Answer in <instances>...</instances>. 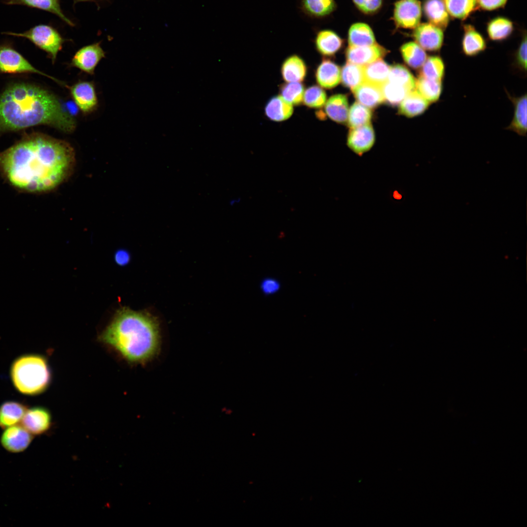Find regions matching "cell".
<instances>
[{"mask_svg":"<svg viewBox=\"0 0 527 527\" xmlns=\"http://www.w3.org/2000/svg\"><path fill=\"white\" fill-rule=\"evenodd\" d=\"M75 153L71 144L46 134H25L0 153V174L20 191L42 193L54 190L73 172Z\"/></svg>","mask_w":527,"mask_h":527,"instance_id":"obj_1","label":"cell"},{"mask_svg":"<svg viewBox=\"0 0 527 527\" xmlns=\"http://www.w3.org/2000/svg\"><path fill=\"white\" fill-rule=\"evenodd\" d=\"M39 125L70 133L76 121L48 90L26 83L8 87L0 96V135Z\"/></svg>","mask_w":527,"mask_h":527,"instance_id":"obj_2","label":"cell"},{"mask_svg":"<svg viewBox=\"0 0 527 527\" xmlns=\"http://www.w3.org/2000/svg\"><path fill=\"white\" fill-rule=\"evenodd\" d=\"M99 339L128 362L143 363L151 359L158 351L159 324L156 318L148 312L122 307L117 310Z\"/></svg>","mask_w":527,"mask_h":527,"instance_id":"obj_3","label":"cell"},{"mask_svg":"<svg viewBox=\"0 0 527 527\" xmlns=\"http://www.w3.org/2000/svg\"><path fill=\"white\" fill-rule=\"evenodd\" d=\"M16 389L27 395H36L46 390L51 380V370L46 358L37 354H27L17 357L10 370Z\"/></svg>","mask_w":527,"mask_h":527,"instance_id":"obj_4","label":"cell"},{"mask_svg":"<svg viewBox=\"0 0 527 527\" xmlns=\"http://www.w3.org/2000/svg\"><path fill=\"white\" fill-rule=\"evenodd\" d=\"M2 34L28 40L36 47L45 52L53 63L55 62L63 44L67 41L62 38L55 28L45 24L36 25L23 32L7 31Z\"/></svg>","mask_w":527,"mask_h":527,"instance_id":"obj_5","label":"cell"},{"mask_svg":"<svg viewBox=\"0 0 527 527\" xmlns=\"http://www.w3.org/2000/svg\"><path fill=\"white\" fill-rule=\"evenodd\" d=\"M0 72L11 74L37 73L47 77L62 86H68L64 82L36 69L9 43H5L0 45Z\"/></svg>","mask_w":527,"mask_h":527,"instance_id":"obj_6","label":"cell"},{"mask_svg":"<svg viewBox=\"0 0 527 527\" xmlns=\"http://www.w3.org/2000/svg\"><path fill=\"white\" fill-rule=\"evenodd\" d=\"M67 88L74 102L82 113L88 114L97 108L98 100L93 82L79 81Z\"/></svg>","mask_w":527,"mask_h":527,"instance_id":"obj_7","label":"cell"},{"mask_svg":"<svg viewBox=\"0 0 527 527\" xmlns=\"http://www.w3.org/2000/svg\"><path fill=\"white\" fill-rule=\"evenodd\" d=\"M421 15V4L418 0H400L395 3L394 20L399 27L415 28L419 24Z\"/></svg>","mask_w":527,"mask_h":527,"instance_id":"obj_8","label":"cell"},{"mask_svg":"<svg viewBox=\"0 0 527 527\" xmlns=\"http://www.w3.org/2000/svg\"><path fill=\"white\" fill-rule=\"evenodd\" d=\"M105 53L100 42L84 46L73 56L70 66L76 67L89 75H93L99 62L105 57Z\"/></svg>","mask_w":527,"mask_h":527,"instance_id":"obj_9","label":"cell"},{"mask_svg":"<svg viewBox=\"0 0 527 527\" xmlns=\"http://www.w3.org/2000/svg\"><path fill=\"white\" fill-rule=\"evenodd\" d=\"M0 442L3 447L11 453H20L26 449L33 441L34 435L22 426L14 425L5 428Z\"/></svg>","mask_w":527,"mask_h":527,"instance_id":"obj_10","label":"cell"},{"mask_svg":"<svg viewBox=\"0 0 527 527\" xmlns=\"http://www.w3.org/2000/svg\"><path fill=\"white\" fill-rule=\"evenodd\" d=\"M413 36L424 50L431 52L439 51L444 39L443 30L429 22L418 25L414 28Z\"/></svg>","mask_w":527,"mask_h":527,"instance_id":"obj_11","label":"cell"},{"mask_svg":"<svg viewBox=\"0 0 527 527\" xmlns=\"http://www.w3.org/2000/svg\"><path fill=\"white\" fill-rule=\"evenodd\" d=\"M375 135L370 123L350 128L347 137L348 147L355 154L361 157L373 146Z\"/></svg>","mask_w":527,"mask_h":527,"instance_id":"obj_12","label":"cell"},{"mask_svg":"<svg viewBox=\"0 0 527 527\" xmlns=\"http://www.w3.org/2000/svg\"><path fill=\"white\" fill-rule=\"evenodd\" d=\"M21 422L22 426L32 435H40L50 428L52 417L47 408L34 406L27 409Z\"/></svg>","mask_w":527,"mask_h":527,"instance_id":"obj_13","label":"cell"},{"mask_svg":"<svg viewBox=\"0 0 527 527\" xmlns=\"http://www.w3.org/2000/svg\"><path fill=\"white\" fill-rule=\"evenodd\" d=\"M387 52L384 47L375 43L365 46H349L345 55L348 62L364 66L382 59Z\"/></svg>","mask_w":527,"mask_h":527,"instance_id":"obj_14","label":"cell"},{"mask_svg":"<svg viewBox=\"0 0 527 527\" xmlns=\"http://www.w3.org/2000/svg\"><path fill=\"white\" fill-rule=\"evenodd\" d=\"M513 105V115L510 123L506 128L522 137L527 136V94L519 97L511 96L506 91Z\"/></svg>","mask_w":527,"mask_h":527,"instance_id":"obj_15","label":"cell"},{"mask_svg":"<svg viewBox=\"0 0 527 527\" xmlns=\"http://www.w3.org/2000/svg\"><path fill=\"white\" fill-rule=\"evenodd\" d=\"M352 91L358 101L369 108H375L384 101L381 87L365 81Z\"/></svg>","mask_w":527,"mask_h":527,"instance_id":"obj_16","label":"cell"},{"mask_svg":"<svg viewBox=\"0 0 527 527\" xmlns=\"http://www.w3.org/2000/svg\"><path fill=\"white\" fill-rule=\"evenodd\" d=\"M317 83L322 87L331 89L336 86L341 81V70L333 61L323 59L315 72Z\"/></svg>","mask_w":527,"mask_h":527,"instance_id":"obj_17","label":"cell"},{"mask_svg":"<svg viewBox=\"0 0 527 527\" xmlns=\"http://www.w3.org/2000/svg\"><path fill=\"white\" fill-rule=\"evenodd\" d=\"M2 2L8 5H23L48 12L57 16L68 25L74 26V23L62 12L60 0H3Z\"/></svg>","mask_w":527,"mask_h":527,"instance_id":"obj_18","label":"cell"},{"mask_svg":"<svg viewBox=\"0 0 527 527\" xmlns=\"http://www.w3.org/2000/svg\"><path fill=\"white\" fill-rule=\"evenodd\" d=\"M317 51L321 55L330 56L334 55L342 47L343 40L335 32L329 29L319 31L314 41Z\"/></svg>","mask_w":527,"mask_h":527,"instance_id":"obj_19","label":"cell"},{"mask_svg":"<svg viewBox=\"0 0 527 527\" xmlns=\"http://www.w3.org/2000/svg\"><path fill=\"white\" fill-rule=\"evenodd\" d=\"M307 67L304 60L297 55H292L283 62L281 74L286 82H301L306 75Z\"/></svg>","mask_w":527,"mask_h":527,"instance_id":"obj_20","label":"cell"},{"mask_svg":"<svg viewBox=\"0 0 527 527\" xmlns=\"http://www.w3.org/2000/svg\"><path fill=\"white\" fill-rule=\"evenodd\" d=\"M27 409L24 404L19 402L3 403L0 406V427L5 429L17 425L21 421Z\"/></svg>","mask_w":527,"mask_h":527,"instance_id":"obj_21","label":"cell"},{"mask_svg":"<svg viewBox=\"0 0 527 527\" xmlns=\"http://www.w3.org/2000/svg\"><path fill=\"white\" fill-rule=\"evenodd\" d=\"M424 11L429 22L445 29L449 22V14L444 0H426Z\"/></svg>","mask_w":527,"mask_h":527,"instance_id":"obj_22","label":"cell"},{"mask_svg":"<svg viewBox=\"0 0 527 527\" xmlns=\"http://www.w3.org/2000/svg\"><path fill=\"white\" fill-rule=\"evenodd\" d=\"M430 103L415 89L409 92L400 103L399 113L413 117L424 113Z\"/></svg>","mask_w":527,"mask_h":527,"instance_id":"obj_23","label":"cell"},{"mask_svg":"<svg viewBox=\"0 0 527 527\" xmlns=\"http://www.w3.org/2000/svg\"><path fill=\"white\" fill-rule=\"evenodd\" d=\"M486 47V42L482 35L472 26H466L462 41L464 54L467 57L476 56L485 51Z\"/></svg>","mask_w":527,"mask_h":527,"instance_id":"obj_24","label":"cell"},{"mask_svg":"<svg viewBox=\"0 0 527 527\" xmlns=\"http://www.w3.org/2000/svg\"><path fill=\"white\" fill-rule=\"evenodd\" d=\"M324 110L327 116L333 121L340 123L345 122L348 114L346 96L336 94L331 96L325 103Z\"/></svg>","mask_w":527,"mask_h":527,"instance_id":"obj_25","label":"cell"},{"mask_svg":"<svg viewBox=\"0 0 527 527\" xmlns=\"http://www.w3.org/2000/svg\"><path fill=\"white\" fill-rule=\"evenodd\" d=\"M264 111L266 116L271 121L282 122L291 116L293 107L281 96H276L267 102Z\"/></svg>","mask_w":527,"mask_h":527,"instance_id":"obj_26","label":"cell"},{"mask_svg":"<svg viewBox=\"0 0 527 527\" xmlns=\"http://www.w3.org/2000/svg\"><path fill=\"white\" fill-rule=\"evenodd\" d=\"M348 42L350 47L368 46L376 43L371 28L367 24L361 22L353 24L349 28Z\"/></svg>","mask_w":527,"mask_h":527,"instance_id":"obj_27","label":"cell"},{"mask_svg":"<svg viewBox=\"0 0 527 527\" xmlns=\"http://www.w3.org/2000/svg\"><path fill=\"white\" fill-rule=\"evenodd\" d=\"M390 67L382 59L364 65V81L381 87L388 81Z\"/></svg>","mask_w":527,"mask_h":527,"instance_id":"obj_28","label":"cell"},{"mask_svg":"<svg viewBox=\"0 0 527 527\" xmlns=\"http://www.w3.org/2000/svg\"><path fill=\"white\" fill-rule=\"evenodd\" d=\"M300 7L306 15L321 18L330 15L336 8L334 0H301Z\"/></svg>","mask_w":527,"mask_h":527,"instance_id":"obj_29","label":"cell"},{"mask_svg":"<svg viewBox=\"0 0 527 527\" xmlns=\"http://www.w3.org/2000/svg\"><path fill=\"white\" fill-rule=\"evenodd\" d=\"M416 89L430 103L438 101L442 93V81H434L419 76L416 80Z\"/></svg>","mask_w":527,"mask_h":527,"instance_id":"obj_30","label":"cell"},{"mask_svg":"<svg viewBox=\"0 0 527 527\" xmlns=\"http://www.w3.org/2000/svg\"><path fill=\"white\" fill-rule=\"evenodd\" d=\"M421 67L419 76L429 80L443 81L446 66L440 56L434 55L427 57Z\"/></svg>","mask_w":527,"mask_h":527,"instance_id":"obj_31","label":"cell"},{"mask_svg":"<svg viewBox=\"0 0 527 527\" xmlns=\"http://www.w3.org/2000/svg\"><path fill=\"white\" fill-rule=\"evenodd\" d=\"M401 52L405 62L413 69L421 67L427 58L425 50L415 42L403 44Z\"/></svg>","mask_w":527,"mask_h":527,"instance_id":"obj_32","label":"cell"},{"mask_svg":"<svg viewBox=\"0 0 527 527\" xmlns=\"http://www.w3.org/2000/svg\"><path fill=\"white\" fill-rule=\"evenodd\" d=\"M513 29V23L509 20L499 17L492 19L488 23L487 32L491 40L501 41L507 38Z\"/></svg>","mask_w":527,"mask_h":527,"instance_id":"obj_33","label":"cell"},{"mask_svg":"<svg viewBox=\"0 0 527 527\" xmlns=\"http://www.w3.org/2000/svg\"><path fill=\"white\" fill-rule=\"evenodd\" d=\"M388 81L401 85L409 91L416 89V80L405 66L395 64L390 67Z\"/></svg>","mask_w":527,"mask_h":527,"instance_id":"obj_34","label":"cell"},{"mask_svg":"<svg viewBox=\"0 0 527 527\" xmlns=\"http://www.w3.org/2000/svg\"><path fill=\"white\" fill-rule=\"evenodd\" d=\"M343 84L351 90L364 81V66L346 63L341 72Z\"/></svg>","mask_w":527,"mask_h":527,"instance_id":"obj_35","label":"cell"},{"mask_svg":"<svg viewBox=\"0 0 527 527\" xmlns=\"http://www.w3.org/2000/svg\"><path fill=\"white\" fill-rule=\"evenodd\" d=\"M449 15L463 20L475 9L476 0H444Z\"/></svg>","mask_w":527,"mask_h":527,"instance_id":"obj_36","label":"cell"},{"mask_svg":"<svg viewBox=\"0 0 527 527\" xmlns=\"http://www.w3.org/2000/svg\"><path fill=\"white\" fill-rule=\"evenodd\" d=\"M371 117L370 108L355 102L348 112V126L350 128H353L370 123Z\"/></svg>","mask_w":527,"mask_h":527,"instance_id":"obj_37","label":"cell"},{"mask_svg":"<svg viewBox=\"0 0 527 527\" xmlns=\"http://www.w3.org/2000/svg\"><path fill=\"white\" fill-rule=\"evenodd\" d=\"M304 88L300 82H289L283 83L280 86V96L287 102L292 105L298 106L302 104Z\"/></svg>","mask_w":527,"mask_h":527,"instance_id":"obj_38","label":"cell"},{"mask_svg":"<svg viewBox=\"0 0 527 527\" xmlns=\"http://www.w3.org/2000/svg\"><path fill=\"white\" fill-rule=\"evenodd\" d=\"M381 88L384 101L392 106L400 104L407 94L410 92L405 87L388 81L383 85Z\"/></svg>","mask_w":527,"mask_h":527,"instance_id":"obj_39","label":"cell"},{"mask_svg":"<svg viewBox=\"0 0 527 527\" xmlns=\"http://www.w3.org/2000/svg\"><path fill=\"white\" fill-rule=\"evenodd\" d=\"M326 100L325 91L318 85H312L304 92L303 102L309 108H319L325 104Z\"/></svg>","mask_w":527,"mask_h":527,"instance_id":"obj_40","label":"cell"},{"mask_svg":"<svg viewBox=\"0 0 527 527\" xmlns=\"http://www.w3.org/2000/svg\"><path fill=\"white\" fill-rule=\"evenodd\" d=\"M516 72L523 75L527 74V37H523L516 50L512 63Z\"/></svg>","mask_w":527,"mask_h":527,"instance_id":"obj_41","label":"cell"},{"mask_svg":"<svg viewBox=\"0 0 527 527\" xmlns=\"http://www.w3.org/2000/svg\"><path fill=\"white\" fill-rule=\"evenodd\" d=\"M359 10L365 14L377 11L381 7L382 0H352Z\"/></svg>","mask_w":527,"mask_h":527,"instance_id":"obj_42","label":"cell"},{"mask_svg":"<svg viewBox=\"0 0 527 527\" xmlns=\"http://www.w3.org/2000/svg\"><path fill=\"white\" fill-rule=\"evenodd\" d=\"M262 292L266 295H270L277 293L281 287L280 282L273 278H266L262 280L260 284Z\"/></svg>","mask_w":527,"mask_h":527,"instance_id":"obj_43","label":"cell"},{"mask_svg":"<svg viewBox=\"0 0 527 527\" xmlns=\"http://www.w3.org/2000/svg\"><path fill=\"white\" fill-rule=\"evenodd\" d=\"M477 5L483 9L493 10L503 7L507 0H476Z\"/></svg>","mask_w":527,"mask_h":527,"instance_id":"obj_44","label":"cell"},{"mask_svg":"<svg viewBox=\"0 0 527 527\" xmlns=\"http://www.w3.org/2000/svg\"><path fill=\"white\" fill-rule=\"evenodd\" d=\"M115 259L119 264L124 265L128 261L129 255L125 250H121L117 252Z\"/></svg>","mask_w":527,"mask_h":527,"instance_id":"obj_45","label":"cell"},{"mask_svg":"<svg viewBox=\"0 0 527 527\" xmlns=\"http://www.w3.org/2000/svg\"><path fill=\"white\" fill-rule=\"evenodd\" d=\"M74 0L76 1H94V0Z\"/></svg>","mask_w":527,"mask_h":527,"instance_id":"obj_46","label":"cell"}]
</instances>
